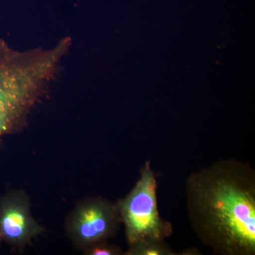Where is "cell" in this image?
<instances>
[{
	"label": "cell",
	"instance_id": "cell-5",
	"mask_svg": "<svg viewBox=\"0 0 255 255\" xmlns=\"http://www.w3.org/2000/svg\"><path fill=\"white\" fill-rule=\"evenodd\" d=\"M44 229L32 217L28 198L14 191L0 199V237L10 245L24 246Z\"/></svg>",
	"mask_w": 255,
	"mask_h": 255
},
{
	"label": "cell",
	"instance_id": "cell-1",
	"mask_svg": "<svg viewBox=\"0 0 255 255\" xmlns=\"http://www.w3.org/2000/svg\"><path fill=\"white\" fill-rule=\"evenodd\" d=\"M191 227L220 255H255V173L249 164L222 159L186 183Z\"/></svg>",
	"mask_w": 255,
	"mask_h": 255
},
{
	"label": "cell",
	"instance_id": "cell-6",
	"mask_svg": "<svg viewBox=\"0 0 255 255\" xmlns=\"http://www.w3.org/2000/svg\"><path fill=\"white\" fill-rule=\"evenodd\" d=\"M128 255H174V251L164 241L145 240L129 246Z\"/></svg>",
	"mask_w": 255,
	"mask_h": 255
},
{
	"label": "cell",
	"instance_id": "cell-3",
	"mask_svg": "<svg viewBox=\"0 0 255 255\" xmlns=\"http://www.w3.org/2000/svg\"><path fill=\"white\" fill-rule=\"evenodd\" d=\"M157 187L155 172L147 161L132 190L117 204L129 246L145 240L165 241L173 233L172 225L159 216Z\"/></svg>",
	"mask_w": 255,
	"mask_h": 255
},
{
	"label": "cell",
	"instance_id": "cell-8",
	"mask_svg": "<svg viewBox=\"0 0 255 255\" xmlns=\"http://www.w3.org/2000/svg\"><path fill=\"white\" fill-rule=\"evenodd\" d=\"M1 241V237H0V241Z\"/></svg>",
	"mask_w": 255,
	"mask_h": 255
},
{
	"label": "cell",
	"instance_id": "cell-2",
	"mask_svg": "<svg viewBox=\"0 0 255 255\" xmlns=\"http://www.w3.org/2000/svg\"><path fill=\"white\" fill-rule=\"evenodd\" d=\"M70 43L16 50L0 38V135L18 125L58 73Z\"/></svg>",
	"mask_w": 255,
	"mask_h": 255
},
{
	"label": "cell",
	"instance_id": "cell-7",
	"mask_svg": "<svg viewBox=\"0 0 255 255\" xmlns=\"http://www.w3.org/2000/svg\"><path fill=\"white\" fill-rule=\"evenodd\" d=\"M87 254L91 255H117L122 254V250L117 247L107 244V242L100 243L86 250Z\"/></svg>",
	"mask_w": 255,
	"mask_h": 255
},
{
	"label": "cell",
	"instance_id": "cell-4",
	"mask_svg": "<svg viewBox=\"0 0 255 255\" xmlns=\"http://www.w3.org/2000/svg\"><path fill=\"white\" fill-rule=\"evenodd\" d=\"M122 222L117 204L101 198L82 201L67 221V232L75 246L86 250L115 236Z\"/></svg>",
	"mask_w": 255,
	"mask_h": 255
}]
</instances>
